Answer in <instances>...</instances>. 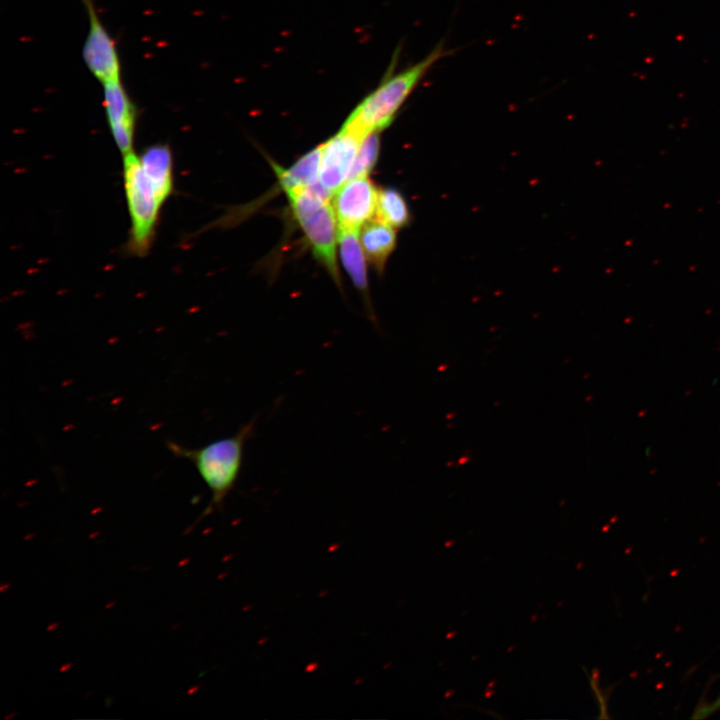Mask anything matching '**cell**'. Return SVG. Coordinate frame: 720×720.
Listing matches in <instances>:
<instances>
[{
  "mask_svg": "<svg viewBox=\"0 0 720 720\" xmlns=\"http://www.w3.org/2000/svg\"><path fill=\"white\" fill-rule=\"evenodd\" d=\"M123 186L130 218L125 250L146 256L154 242L161 209L174 191V162L168 144L156 143L140 154L123 156Z\"/></svg>",
  "mask_w": 720,
  "mask_h": 720,
  "instance_id": "obj_1",
  "label": "cell"
},
{
  "mask_svg": "<svg viewBox=\"0 0 720 720\" xmlns=\"http://www.w3.org/2000/svg\"><path fill=\"white\" fill-rule=\"evenodd\" d=\"M448 54L441 42L420 61L400 72H389L351 111L342 127L361 138L387 128L431 67Z\"/></svg>",
  "mask_w": 720,
  "mask_h": 720,
  "instance_id": "obj_2",
  "label": "cell"
},
{
  "mask_svg": "<svg viewBox=\"0 0 720 720\" xmlns=\"http://www.w3.org/2000/svg\"><path fill=\"white\" fill-rule=\"evenodd\" d=\"M257 418L243 424L231 436L214 440L202 447L190 449L174 441H166L168 450L178 458L191 461L211 492V500L200 518L220 509L235 487L240 475L244 448L255 431Z\"/></svg>",
  "mask_w": 720,
  "mask_h": 720,
  "instance_id": "obj_3",
  "label": "cell"
},
{
  "mask_svg": "<svg viewBox=\"0 0 720 720\" xmlns=\"http://www.w3.org/2000/svg\"><path fill=\"white\" fill-rule=\"evenodd\" d=\"M293 214L302 228L314 256L341 287L336 263L337 218L330 194L319 182L286 192Z\"/></svg>",
  "mask_w": 720,
  "mask_h": 720,
  "instance_id": "obj_4",
  "label": "cell"
},
{
  "mask_svg": "<svg viewBox=\"0 0 720 720\" xmlns=\"http://www.w3.org/2000/svg\"><path fill=\"white\" fill-rule=\"evenodd\" d=\"M88 16V33L82 58L89 72L101 84L121 78V61L115 41L97 13L93 0H81Z\"/></svg>",
  "mask_w": 720,
  "mask_h": 720,
  "instance_id": "obj_5",
  "label": "cell"
},
{
  "mask_svg": "<svg viewBox=\"0 0 720 720\" xmlns=\"http://www.w3.org/2000/svg\"><path fill=\"white\" fill-rule=\"evenodd\" d=\"M103 106L109 130L123 156L134 152L138 110L126 91L121 78L105 82Z\"/></svg>",
  "mask_w": 720,
  "mask_h": 720,
  "instance_id": "obj_6",
  "label": "cell"
},
{
  "mask_svg": "<svg viewBox=\"0 0 720 720\" xmlns=\"http://www.w3.org/2000/svg\"><path fill=\"white\" fill-rule=\"evenodd\" d=\"M363 138L341 127L340 131L321 144L319 183L330 193L349 179Z\"/></svg>",
  "mask_w": 720,
  "mask_h": 720,
  "instance_id": "obj_7",
  "label": "cell"
},
{
  "mask_svg": "<svg viewBox=\"0 0 720 720\" xmlns=\"http://www.w3.org/2000/svg\"><path fill=\"white\" fill-rule=\"evenodd\" d=\"M377 198L378 191L367 176L348 179L335 192L339 229L359 231L376 214Z\"/></svg>",
  "mask_w": 720,
  "mask_h": 720,
  "instance_id": "obj_8",
  "label": "cell"
},
{
  "mask_svg": "<svg viewBox=\"0 0 720 720\" xmlns=\"http://www.w3.org/2000/svg\"><path fill=\"white\" fill-rule=\"evenodd\" d=\"M340 255L344 267L350 275L353 284L364 297L366 307L372 321H375L374 312L368 294V280L365 262V253L358 237V230H338Z\"/></svg>",
  "mask_w": 720,
  "mask_h": 720,
  "instance_id": "obj_9",
  "label": "cell"
},
{
  "mask_svg": "<svg viewBox=\"0 0 720 720\" xmlns=\"http://www.w3.org/2000/svg\"><path fill=\"white\" fill-rule=\"evenodd\" d=\"M360 241L367 259L382 271L396 244L394 228L378 219L367 222L362 227Z\"/></svg>",
  "mask_w": 720,
  "mask_h": 720,
  "instance_id": "obj_10",
  "label": "cell"
},
{
  "mask_svg": "<svg viewBox=\"0 0 720 720\" xmlns=\"http://www.w3.org/2000/svg\"><path fill=\"white\" fill-rule=\"evenodd\" d=\"M321 145L309 151L289 168L273 164L279 183L288 192L293 189L312 186L319 182Z\"/></svg>",
  "mask_w": 720,
  "mask_h": 720,
  "instance_id": "obj_11",
  "label": "cell"
},
{
  "mask_svg": "<svg viewBox=\"0 0 720 720\" xmlns=\"http://www.w3.org/2000/svg\"><path fill=\"white\" fill-rule=\"evenodd\" d=\"M376 217L393 228L406 226L410 212L402 194L393 188L378 191Z\"/></svg>",
  "mask_w": 720,
  "mask_h": 720,
  "instance_id": "obj_12",
  "label": "cell"
},
{
  "mask_svg": "<svg viewBox=\"0 0 720 720\" xmlns=\"http://www.w3.org/2000/svg\"><path fill=\"white\" fill-rule=\"evenodd\" d=\"M378 152V133H371L364 137L359 145L349 179L366 177L376 163Z\"/></svg>",
  "mask_w": 720,
  "mask_h": 720,
  "instance_id": "obj_13",
  "label": "cell"
},
{
  "mask_svg": "<svg viewBox=\"0 0 720 720\" xmlns=\"http://www.w3.org/2000/svg\"><path fill=\"white\" fill-rule=\"evenodd\" d=\"M718 710H720V695L713 702H707L701 699L698 702V705L696 706L691 718L704 719L717 712Z\"/></svg>",
  "mask_w": 720,
  "mask_h": 720,
  "instance_id": "obj_14",
  "label": "cell"
}]
</instances>
